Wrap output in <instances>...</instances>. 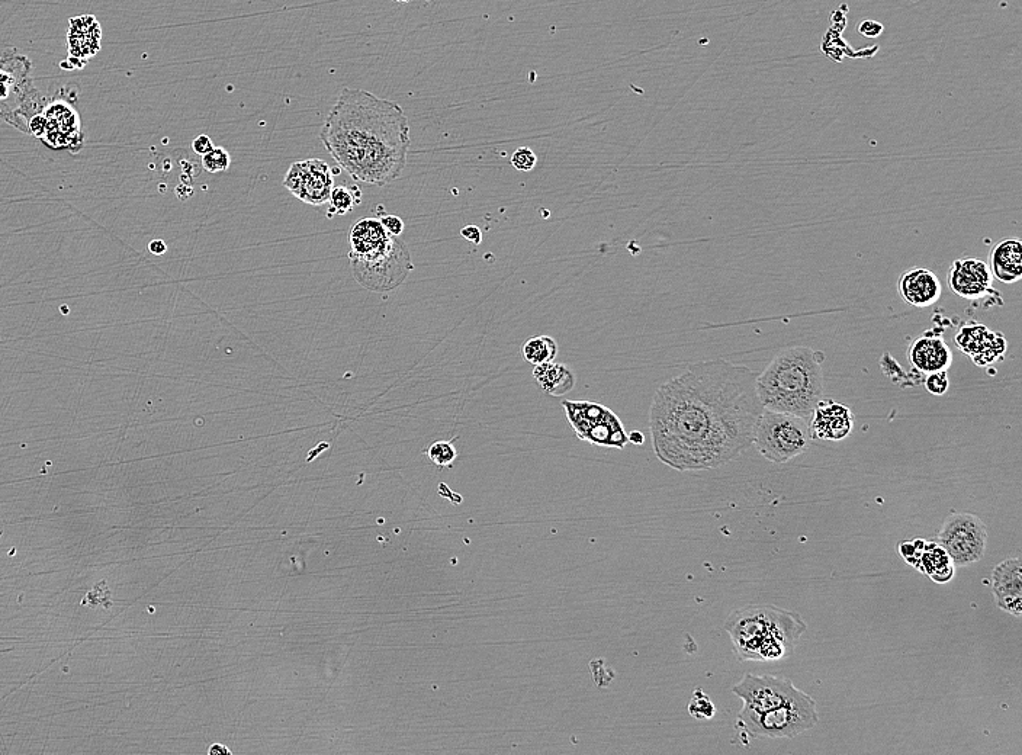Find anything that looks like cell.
Returning a JSON list of instances; mask_svg holds the SVG:
<instances>
[{"label":"cell","mask_w":1022,"mask_h":755,"mask_svg":"<svg viewBox=\"0 0 1022 755\" xmlns=\"http://www.w3.org/2000/svg\"><path fill=\"white\" fill-rule=\"evenodd\" d=\"M102 28L93 15L76 16L69 21L67 50L70 69H80L101 50Z\"/></svg>","instance_id":"cell-18"},{"label":"cell","mask_w":1022,"mask_h":755,"mask_svg":"<svg viewBox=\"0 0 1022 755\" xmlns=\"http://www.w3.org/2000/svg\"><path fill=\"white\" fill-rule=\"evenodd\" d=\"M853 411L845 404L834 400L819 401L809 419L812 439L825 442H841L853 433Z\"/></svg>","instance_id":"cell-16"},{"label":"cell","mask_w":1022,"mask_h":755,"mask_svg":"<svg viewBox=\"0 0 1022 755\" xmlns=\"http://www.w3.org/2000/svg\"><path fill=\"white\" fill-rule=\"evenodd\" d=\"M948 287L964 300L977 301L993 291L991 268L983 260L957 259L947 273Z\"/></svg>","instance_id":"cell-15"},{"label":"cell","mask_w":1022,"mask_h":755,"mask_svg":"<svg viewBox=\"0 0 1022 755\" xmlns=\"http://www.w3.org/2000/svg\"><path fill=\"white\" fill-rule=\"evenodd\" d=\"M628 440L629 443H633V445H644L645 436L642 435L641 432H638V430H635V432H632L631 435H628Z\"/></svg>","instance_id":"cell-38"},{"label":"cell","mask_w":1022,"mask_h":755,"mask_svg":"<svg viewBox=\"0 0 1022 755\" xmlns=\"http://www.w3.org/2000/svg\"><path fill=\"white\" fill-rule=\"evenodd\" d=\"M427 456L433 464L439 465V467H451L453 461L458 458V451L452 442L439 440L427 449Z\"/></svg>","instance_id":"cell-28"},{"label":"cell","mask_w":1022,"mask_h":755,"mask_svg":"<svg viewBox=\"0 0 1022 755\" xmlns=\"http://www.w3.org/2000/svg\"><path fill=\"white\" fill-rule=\"evenodd\" d=\"M461 236L468 240L475 246H480L482 242V231L477 226H466L461 230Z\"/></svg>","instance_id":"cell-36"},{"label":"cell","mask_w":1022,"mask_h":755,"mask_svg":"<svg viewBox=\"0 0 1022 755\" xmlns=\"http://www.w3.org/2000/svg\"><path fill=\"white\" fill-rule=\"evenodd\" d=\"M992 593L996 606L1014 618L1022 615V562L1008 558L993 568Z\"/></svg>","instance_id":"cell-17"},{"label":"cell","mask_w":1022,"mask_h":755,"mask_svg":"<svg viewBox=\"0 0 1022 755\" xmlns=\"http://www.w3.org/2000/svg\"><path fill=\"white\" fill-rule=\"evenodd\" d=\"M918 571L927 574L932 581L946 584L954 577V564L946 549L937 542H927L917 565Z\"/></svg>","instance_id":"cell-24"},{"label":"cell","mask_w":1022,"mask_h":755,"mask_svg":"<svg viewBox=\"0 0 1022 755\" xmlns=\"http://www.w3.org/2000/svg\"><path fill=\"white\" fill-rule=\"evenodd\" d=\"M349 259L356 282L372 292L394 291L414 268L407 244L395 236L381 249L365 256L349 253Z\"/></svg>","instance_id":"cell-8"},{"label":"cell","mask_w":1022,"mask_h":755,"mask_svg":"<svg viewBox=\"0 0 1022 755\" xmlns=\"http://www.w3.org/2000/svg\"><path fill=\"white\" fill-rule=\"evenodd\" d=\"M536 163H538V157H536L535 151L529 147H520L511 156V165L520 172H530L535 169Z\"/></svg>","instance_id":"cell-31"},{"label":"cell","mask_w":1022,"mask_h":755,"mask_svg":"<svg viewBox=\"0 0 1022 755\" xmlns=\"http://www.w3.org/2000/svg\"><path fill=\"white\" fill-rule=\"evenodd\" d=\"M800 692L802 690L797 689L792 680L773 674L755 676L747 673L732 687V693L744 702V708L758 713L780 708L792 702Z\"/></svg>","instance_id":"cell-12"},{"label":"cell","mask_w":1022,"mask_h":755,"mask_svg":"<svg viewBox=\"0 0 1022 755\" xmlns=\"http://www.w3.org/2000/svg\"><path fill=\"white\" fill-rule=\"evenodd\" d=\"M819 722L816 702L808 693L799 695L780 708L758 713L742 708L738 715V726L754 738H795Z\"/></svg>","instance_id":"cell-6"},{"label":"cell","mask_w":1022,"mask_h":755,"mask_svg":"<svg viewBox=\"0 0 1022 755\" xmlns=\"http://www.w3.org/2000/svg\"><path fill=\"white\" fill-rule=\"evenodd\" d=\"M230 165L231 156L228 154L226 149H223V147H214L210 153L202 156V166H204V169L207 170V172L212 173V175H215V173L226 172Z\"/></svg>","instance_id":"cell-29"},{"label":"cell","mask_w":1022,"mask_h":755,"mask_svg":"<svg viewBox=\"0 0 1022 755\" xmlns=\"http://www.w3.org/2000/svg\"><path fill=\"white\" fill-rule=\"evenodd\" d=\"M925 544L927 541L924 539H915L912 542H901L899 544V552H901L902 558L908 562L909 565L915 567L921 557L922 551H924Z\"/></svg>","instance_id":"cell-32"},{"label":"cell","mask_w":1022,"mask_h":755,"mask_svg":"<svg viewBox=\"0 0 1022 755\" xmlns=\"http://www.w3.org/2000/svg\"><path fill=\"white\" fill-rule=\"evenodd\" d=\"M565 416L575 435L584 442L600 448L623 449L628 445V433L616 413L593 401H562Z\"/></svg>","instance_id":"cell-9"},{"label":"cell","mask_w":1022,"mask_h":755,"mask_svg":"<svg viewBox=\"0 0 1022 755\" xmlns=\"http://www.w3.org/2000/svg\"><path fill=\"white\" fill-rule=\"evenodd\" d=\"M392 2L407 3L410 2V0H392Z\"/></svg>","instance_id":"cell-40"},{"label":"cell","mask_w":1022,"mask_h":755,"mask_svg":"<svg viewBox=\"0 0 1022 755\" xmlns=\"http://www.w3.org/2000/svg\"><path fill=\"white\" fill-rule=\"evenodd\" d=\"M379 221H381L385 230H387L391 236L395 237H400L401 233L404 231V227H406L404 226V221L401 220L400 217H397V215H382V217L379 218Z\"/></svg>","instance_id":"cell-34"},{"label":"cell","mask_w":1022,"mask_h":755,"mask_svg":"<svg viewBox=\"0 0 1022 755\" xmlns=\"http://www.w3.org/2000/svg\"><path fill=\"white\" fill-rule=\"evenodd\" d=\"M739 661H780L808 631L802 616L773 604L734 610L723 625Z\"/></svg>","instance_id":"cell-4"},{"label":"cell","mask_w":1022,"mask_h":755,"mask_svg":"<svg viewBox=\"0 0 1022 755\" xmlns=\"http://www.w3.org/2000/svg\"><path fill=\"white\" fill-rule=\"evenodd\" d=\"M149 250L153 253V255L162 256L167 252V246L163 240H153V242L149 244Z\"/></svg>","instance_id":"cell-37"},{"label":"cell","mask_w":1022,"mask_h":755,"mask_svg":"<svg viewBox=\"0 0 1022 755\" xmlns=\"http://www.w3.org/2000/svg\"><path fill=\"white\" fill-rule=\"evenodd\" d=\"M337 165L355 181L387 186L407 165L410 125L397 102L342 89L320 133Z\"/></svg>","instance_id":"cell-2"},{"label":"cell","mask_w":1022,"mask_h":755,"mask_svg":"<svg viewBox=\"0 0 1022 755\" xmlns=\"http://www.w3.org/2000/svg\"><path fill=\"white\" fill-rule=\"evenodd\" d=\"M353 191H355V188L333 186L329 199L330 217H333V215H345L347 212L352 211L355 205L361 204V192L355 195Z\"/></svg>","instance_id":"cell-26"},{"label":"cell","mask_w":1022,"mask_h":755,"mask_svg":"<svg viewBox=\"0 0 1022 755\" xmlns=\"http://www.w3.org/2000/svg\"><path fill=\"white\" fill-rule=\"evenodd\" d=\"M523 358L533 366L555 361L558 355V343L551 336H533L522 349Z\"/></svg>","instance_id":"cell-25"},{"label":"cell","mask_w":1022,"mask_h":755,"mask_svg":"<svg viewBox=\"0 0 1022 755\" xmlns=\"http://www.w3.org/2000/svg\"><path fill=\"white\" fill-rule=\"evenodd\" d=\"M208 754H210V755H215V754H228V755H230L231 751L228 750L227 747H224V745L214 744V745H212V747H210V750H208Z\"/></svg>","instance_id":"cell-39"},{"label":"cell","mask_w":1022,"mask_h":755,"mask_svg":"<svg viewBox=\"0 0 1022 755\" xmlns=\"http://www.w3.org/2000/svg\"><path fill=\"white\" fill-rule=\"evenodd\" d=\"M391 237L379 218H362L350 230V255H369L390 242Z\"/></svg>","instance_id":"cell-22"},{"label":"cell","mask_w":1022,"mask_h":755,"mask_svg":"<svg viewBox=\"0 0 1022 755\" xmlns=\"http://www.w3.org/2000/svg\"><path fill=\"white\" fill-rule=\"evenodd\" d=\"M533 378L539 390L554 397H561L575 387V375L568 366L557 362H546L533 368Z\"/></svg>","instance_id":"cell-23"},{"label":"cell","mask_w":1022,"mask_h":755,"mask_svg":"<svg viewBox=\"0 0 1022 755\" xmlns=\"http://www.w3.org/2000/svg\"><path fill=\"white\" fill-rule=\"evenodd\" d=\"M956 345L972 358L977 366L1002 362L1007 353L1008 342L1004 334L992 332L983 324H966L956 336Z\"/></svg>","instance_id":"cell-14"},{"label":"cell","mask_w":1022,"mask_h":755,"mask_svg":"<svg viewBox=\"0 0 1022 755\" xmlns=\"http://www.w3.org/2000/svg\"><path fill=\"white\" fill-rule=\"evenodd\" d=\"M755 374L723 359L690 365L655 391L649 408L652 448L677 471L722 467L754 445L764 407Z\"/></svg>","instance_id":"cell-1"},{"label":"cell","mask_w":1022,"mask_h":755,"mask_svg":"<svg viewBox=\"0 0 1022 755\" xmlns=\"http://www.w3.org/2000/svg\"><path fill=\"white\" fill-rule=\"evenodd\" d=\"M192 149H194L195 153L198 154V156L202 157L205 156V154L210 153V151L214 149V144H212L210 137L198 136L195 138L194 143H192Z\"/></svg>","instance_id":"cell-35"},{"label":"cell","mask_w":1022,"mask_h":755,"mask_svg":"<svg viewBox=\"0 0 1022 755\" xmlns=\"http://www.w3.org/2000/svg\"><path fill=\"white\" fill-rule=\"evenodd\" d=\"M993 279L1002 284H1015L1022 276V242L1020 239L1002 240L991 252Z\"/></svg>","instance_id":"cell-21"},{"label":"cell","mask_w":1022,"mask_h":755,"mask_svg":"<svg viewBox=\"0 0 1022 755\" xmlns=\"http://www.w3.org/2000/svg\"><path fill=\"white\" fill-rule=\"evenodd\" d=\"M687 709H689L690 716L697 721H710L716 715V706L702 689L694 690Z\"/></svg>","instance_id":"cell-27"},{"label":"cell","mask_w":1022,"mask_h":755,"mask_svg":"<svg viewBox=\"0 0 1022 755\" xmlns=\"http://www.w3.org/2000/svg\"><path fill=\"white\" fill-rule=\"evenodd\" d=\"M925 390L935 397H943L947 394L948 388H950V379H948L947 371L931 372V374L925 375L924 379Z\"/></svg>","instance_id":"cell-30"},{"label":"cell","mask_w":1022,"mask_h":755,"mask_svg":"<svg viewBox=\"0 0 1022 755\" xmlns=\"http://www.w3.org/2000/svg\"><path fill=\"white\" fill-rule=\"evenodd\" d=\"M824 361V353L808 346H795L777 353L755 382L763 407L809 422L813 410L824 398Z\"/></svg>","instance_id":"cell-3"},{"label":"cell","mask_w":1022,"mask_h":755,"mask_svg":"<svg viewBox=\"0 0 1022 755\" xmlns=\"http://www.w3.org/2000/svg\"><path fill=\"white\" fill-rule=\"evenodd\" d=\"M898 289L902 300L915 308L931 307L943 295L940 278L927 268H912L903 272Z\"/></svg>","instance_id":"cell-19"},{"label":"cell","mask_w":1022,"mask_h":755,"mask_svg":"<svg viewBox=\"0 0 1022 755\" xmlns=\"http://www.w3.org/2000/svg\"><path fill=\"white\" fill-rule=\"evenodd\" d=\"M284 186L294 197L308 205L327 204L333 189V175L324 160L310 159L294 163L284 178Z\"/></svg>","instance_id":"cell-13"},{"label":"cell","mask_w":1022,"mask_h":755,"mask_svg":"<svg viewBox=\"0 0 1022 755\" xmlns=\"http://www.w3.org/2000/svg\"><path fill=\"white\" fill-rule=\"evenodd\" d=\"M30 134L53 150L77 153L85 143L79 114L72 105L61 99L48 102L43 112L32 118Z\"/></svg>","instance_id":"cell-11"},{"label":"cell","mask_w":1022,"mask_h":755,"mask_svg":"<svg viewBox=\"0 0 1022 755\" xmlns=\"http://www.w3.org/2000/svg\"><path fill=\"white\" fill-rule=\"evenodd\" d=\"M935 542L946 549L954 565L967 567L985 555L988 529L976 514L951 512L944 519Z\"/></svg>","instance_id":"cell-10"},{"label":"cell","mask_w":1022,"mask_h":755,"mask_svg":"<svg viewBox=\"0 0 1022 755\" xmlns=\"http://www.w3.org/2000/svg\"><path fill=\"white\" fill-rule=\"evenodd\" d=\"M32 63L15 48L0 51V118L16 130L30 134V122L48 104L35 88Z\"/></svg>","instance_id":"cell-5"},{"label":"cell","mask_w":1022,"mask_h":755,"mask_svg":"<svg viewBox=\"0 0 1022 755\" xmlns=\"http://www.w3.org/2000/svg\"><path fill=\"white\" fill-rule=\"evenodd\" d=\"M909 361L919 374L948 371L953 365V353L941 334H922L909 346Z\"/></svg>","instance_id":"cell-20"},{"label":"cell","mask_w":1022,"mask_h":755,"mask_svg":"<svg viewBox=\"0 0 1022 755\" xmlns=\"http://www.w3.org/2000/svg\"><path fill=\"white\" fill-rule=\"evenodd\" d=\"M812 440L808 420L767 408L755 427L754 445L761 456L773 464H786L802 455L808 451Z\"/></svg>","instance_id":"cell-7"},{"label":"cell","mask_w":1022,"mask_h":755,"mask_svg":"<svg viewBox=\"0 0 1022 755\" xmlns=\"http://www.w3.org/2000/svg\"><path fill=\"white\" fill-rule=\"evenodd\" d=\"M858 34L863 35L866 38H877L885 32L880 22L872 21V19H866V21L860 22L857 27Z\"/></svg>","instance_id":"cell-33"}]
</instances>
